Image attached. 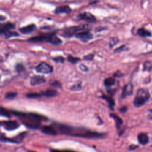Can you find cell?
Listing matches in <instances>:
<instances>
[{"instance_id": "obj_31", "label": "cell", "mask_w": 152, "mask_h": 152, "mask_svg": "<svg viewBox=\"0 0 152 152\" xmlns=\"http://www.w3.org/2000/svg\"><path fill=\"white\" fill-rule=\"evenodd\" d=\"M93 58V54H89L88 55H86L84 57V59L85 60H91Z\"/></svg>"}, {"instance_id": "obj_28", "label": "cell", "mask_w": 152, "mask_h": 152, "mask_svg": "<svg viewBox=\"0 0 152 152\" xmlns=\"http://www.w3.org/2000/svg\"><path fill=\"white\" fill-rule=\"evenodd\" d=\"M53 60L58 63H63L64 61V58L62 56H58L53 58Z\"/></svg>"}, {"instance_id": "obj_7", "label": "cell", "mask_w": 152, "mask_h": 152, "mask_svg": "<svg viewBox=\"0 0 152 152\" xmlns=\"http://www.w3.org/2000/svg\"><path fill=\"white\" fill-rule=\"evenodd\" d=\"M75 37L79 39L81 41H82L83 42H87L89 41L90 40L92 39L93 37V36L89 31H86L81 32V33L76 34Z\"/></svg>"}, {"instance_id": "obj_26", "label": "cell", "mask_w": 152, "mask_h": 152, "mask_svg": "<svg viewBox=\"0 0 152 152\" xmlns=\"http://www.w3.org/2000/svg\"><path fill=\"white\" fill-rule=\"evenodd\" d=\"M118 42V39L117 37H112V38L111 39V40H110V43H109L110 48L113 47V46L115 45H116Z\"/></svg>"}, {"instance_id": "obj_34", "label": "cell", "mask_w": 152, "mask_h": 152, "mask_svg": "<svg viewBox=\"0 0 152 152\" xmlns=\"http://www.w3.org/2000/svg\"><path fill=\"white\" fill-rule=\"evenodd\" d=\"M147 117L149 119L152 120V109L148 110V114Z\"/></svg>"}, {"instance_id": "obj_21", "label": "cell", "mask_w": 152, "mask_h": 152, "mask_svg": "<svg viewBox=\"0 0 152 152\" xmlns=\"http://www.w3.org/2000/svg\"><path fill=\"white\" fill-rule=\"evenodd\" d=\"M115 78L113 77H108L106 78L104 80V84L105 85L106 87H111L113 85L115 84Z\"/></svg>"}, {"instance_id": "obj_18", "label": "cell", "mask_w": 152, "mask_h": 152, "mask_svg": "<svg viewBox=\"0 0 152 152\" xmlns=\"http://www.w3.org/2000/svg\"><path fill=\"white\" fill-rule=\"evenodd\" d=\"M137 34L141 37H148V36H151V33L147 30L145 29L144 28H139L137 30Z\"/></svg>"}, {"instance_id": "obj_5", "label": "cell", "mask_w": 152, "mask_h": 152, "mask_svg": "<svg viewBox=\"0 0 152 152\" xmlns=\"http://www.w3.org/2000/svg\"><path fill=\"white\" fill-rule=\"evenodd\" d=\"M90 29V26L87 24H83V25L68 27L64 30V33L65 36L71 37L74 35H76L81 32L89 31Z\"/></svg>"}, {"instance_id": "obj_13", "label": "cell", "mask_w": 152, "mask_h": 152, "mask_svg": "<svg viewBox=\"0 0 152 152\" xmlns=\"http://www.w3.org/2000/svg\"><path fill=\"white\" fill-rule=\"evenodd\" d=\"M42 131L46 134L50 135H55L56 134V131L55 128L50 125H45L43 126L42 128Z\"/></svg>"}, {"instance_id": "obj_3", "label": "cell", "mask_w": 152, "mask_h": 152, "mask_svg": "<svg viewBox=\"0 0 152 152\" xmlns=\"http://www.w3.org/2000/svg\"><path fill=\"white\" fill-rule=\"evenodd\" d=\"M28 41L34 42H45L50 43L51 44L55 45H59L62 43V41L61 40V39H59L55 34H53V33L34 37L31 39H29Z\"/></svg>"}, {"instance_id": "obj_38", "label": "cell", "mask_w": 152, "mask_h": 152, "mask_svg": "<svg viewBox=\"0 0 152 152\" xmlns=\"http://www.w3.org/2000/svg\"><path fill=\"white\" fill-rule=\"evenodd\" d=\"M5 17L4 16H2V15H0V21H4L5 20Z\"/></svg>"}, {"instance_id": "obj_2", "label": "cell", "mask_w": 152, "mask_h": 152, "mask_svg": "<svg viewBox=\"0 0 152 152\" xmlns=\"http://www.w3.org/2000/svg\"><path fill=\"white\" fill-rule=\"evenodd\" d=\"M15 115L22 118L24 124L28 128L36 129L39 127L41 121L44 119V117L35 113H30L26 115L18 112H14Z\"/></svg>"}, {"instance_id": "obj_29", "label": "cell", "mask_w": 152, "mask_h": 152, "mask_svg": "<svg viewBox=\"0 0 152 152\" xmlns=\"http://www.w3.org/2000/svg\"><path fill=\"white\" fill-rule=\"evenodd\" d=\"M16 70H17V72H22L24 70V66L22 64H18L16 65Z\"/></svg>"}, {"instance_id": "obj_9", "label": "cell", "mask_w": 152, "mask_h": 152, "mask_svg": "<svg viewBox=\"0 0 152 152\" xmlns=\"http://www.w3.org/2000/svg\"><path fill=\"white\" fill-rule=\"evenodd\" d=\"M78 17L84 21L87 22H94L96 21V17L89 12H84L78 15Z\"/></svg>"}, {"instance_id": "obj_16", "label": "cell", "mask_w": 152, "mask_h": 152, "mask_svg": "<svg viewBox=\"0 0 152 152\" xmlns=\"http://www.w3.org/2000/svg\"><path fill=\"white\" fill-rule=\"evenodd\" d=\"M71 8L68 7V6H60V7H58L55 11V12L57 13V14H61V13H69L71 12Z\"/></svg>"}, {"instance_id": "obj_1", "label": "cell", "mask_w": 152, "mask_h": 152, "mask_svg": "<svg viewBox=\"0 0 152 152\" xmlns=\"http://www.w3.org/2000/svg\"><path fill=\"white\" fill-rule=\"evenodd\" d=\"M58 129L62 134L85 138H103L106 135V134L91 131L86 128H75L62 124L58 125Z\"/></svg>"}, {"instance_id": "obj_20", "label": "cell", "mask_w": 152, "mask_h": 152, "mask_svg": "<svg viewBox=\"0 0 152 152\" xmlns=\"http://www.w3.org/2000/svg\"><path fill=\"white\" fill-rule=\"evenodd\" d=\"M42 94L47 97H52L57 95V91L54 90H47L42 93Z\"/></svg>"}, {"instance_id": "obj_19", "label": "cell", "mask_w": 152, "mask_h": 152, "mask_svg": "<svg viewBox=\"0 0 152 152\" xmlns=\"http://www.w3.org/2000/svg\"><path fill=\"white\" fill-rule=\"evenodd\" d=\"M102 98L104 100H105L108 103V104H109V107H110L111 109H112V108H113V106H115V101H114V100H113L111 97L103 94V96H102Z\"/></svg>"}, {"instance_id": "obj_24", "label": "cell", "mask_w": 152, "mask_h": 152, "mask_svg": "<svg viewBox=\"0 0 152 152\" xmlns=\"http://www.w3.org/2000/svg\"><path fill=\"white\" fill-rule=\"evenodd\" d=\"M68 61H69L72 64H75V63H77L78 61H80V59L78 58H75V57H74L71 55H69L68 56Z\"/></svg>"}, {"instance_id": "obj_36", "label": "cell", "mask_w": 152, "mask_h": 152, "mask_svg": "<svg viewBox=\"0 0 152 152\" xmlns=\"http://www.w3.org/2000/svg\"><path fill=\"white\" fill-rule=\"evenodd\" d=\"M113 76L115 77H121L122 76V74L120 72H116L115 73V74L113 75Z\"/></svg>"}, {"instance_id": "obj_4", "label": "cell", "mask_w": 152, "mask_h": 152, "mask_svg": "<svg viewBox=\"0 0 152 152\" xmlns=\"http://www.w3.org/2000/svg\"><path fill=\"white\" fill-rule=\"evenodd\" d=\"M149 98L150 93L148 90L144 88H141L137 92L134 100V104L137 107H141L148 100Z\"/></svg>"}, {"instance_id": "obj_22", "label": "cell", "mask_w": 152, "mask_h": 152, "mask_svg": "<svg viewBox=\"0 0 152 152\" xmlns=\"http://www.w3.org/2000/svg\"><path fill=\"white\" fill-rule=\"evenodd\" d=\"M0 116L9 118L10 117V111L2 107H0Z\"/></svg>"}, {"instance_id": "obj_12", "label": "cell", "mask_w": 152, "mask_h": 152, "mask_svg": "<svg viewBox=\"0 0 152 152\" xmlns=\"http://www.w3.org/2000/svg\"><path fill=\"white\" fill-rule=\"evenodd\" d=\"M14 28V25L11 23L5 24L0 23V34H4L6 32L10 31L11 29Z\"/></svg>"}, {"instance_id": "obj_15", "label": "cell", "mask_w": 152, "mask_h": 152, "mask_svg": "<svg viewBox=\"0 0 152 152\" xmlns=\"http://www.w3.org/2000/svg\"><path fill=\"white\" fill-rule=\"evenodd\" d=\"M36 28V26L34 24H30L25 27H23L19 28L20 31L23 34H29L32 33Z\"/></svg>"}, {"instance_id": "obj_6", "label": "cell", "mask_w": 152, "mask_h": 152, "mask_svg": "<svg viewBox=\"0 0 152 152\" xmlns=\"http://www.w3.org/2000/svg\"><path fill=\"white\" fill-rule=\"evenodd\" d=\"M36 70L39 73L49 74L52 72L53 68L46 62H41L36 66Z\"/></svg>"}, {"instance_id": "obj_27", "label": "cell", "mask_w": 152, "mask_h": 152, "mask_svg": "<svg viewBox=\"0 0 152 152\" xmlns=\"http://www.w3.org/2000/svg\"><path fill=\"white\" fill-rule=\"evenodd\" d=\"M27 96L29 98H37L40 96V94L37 93H31L27 94Z\"/></svg>"}, {"instance_id": "obj_33", "label": "cell", "mask_w": 152, "mask_h": 152, "mask_svg": "<svg viewBox=\"0 0 152 152\" xmlns=\"http://www.w3.org/2000/svg\"><path fill=\"white\" fill-rule=\"evenodd\" d=\"M80 69H81L82 71H87L88 70L87 67L86 66H85L84 65H83V64L80 65Z\"/></svg>"}, {"instance_id": "obj_35", "label": "cell", "mask_w": 152, "mask_h": 152, "mask_svg": "<svg viewBox=\"0 0 152 152\" xmlns=\"http://www.w3.org/2000/svg\"><path fill=\"white\" fill-rule=\"evenodd\" d=\"M119 110L122 113H124V112H125L126 110H127V107L126 106H123L122 107H121L119 109Z\"/></svg>"}, {"instance_id": "obj_25", "label": "cell", "mask_w": 152, "mask_h": 152, "mask_svg": "<svg viewBox=\"0 0 152 152\" xmlns=\"http://www.w3.org/2000/svg\"><path fill=\"white\" fill-rule=\"evenodd\" d=\"M17 96V93L14 92H10L7 93L5 95V97L8 99H14Z\"/></svg>"}, {"instance_id": "obj_39", "label": "cell", "mask_w": 152, "mask_h": 152, "mask_svg": "<svg viewBox=\"0 0 152 152\" xmlns=\"http://www.w3.org/2000/svg\"><path fill=\"white\" fill-rule=\"evenodd\" d=\"M62 152H74V151H64Z\"/></svg>"}, {"instance_id": "obj_10", "label": "cell", "mask_w": 152, "mask_h": 152, "mask_svg": "<svg viewBox=\"0 0 152 152\" xmlns=\"http://www.w3.org/2000/svg\"><path fill=\"white\" fill-rule=\"evenodd\" d=\"M133 91V86L131 83H128L125 86L122 92L121 97L122 98H125L128 96L132 94Z\"/></svg>"}, {"instance_id": "obj_11", "label": "cell", "mask_w": 152, "mask_h": 152, "mask_svg": "<svg viewBox=\"0 0 152 152\" xmlns=\"http://www.w3.org/2000/svg\"><path fill=\"white\" fill-rule=\"evenodd\" d=\"M46 81V79L40 75H34L30 80V84L31 86H37L44 83Z\"/></svg>"}, {"instance_id": "obj_17", "label": "cell", "mask_w": 152, "mask_h": 152, "mask_svg": "<svg viewBox=\"0 0 152 152\" xmlns=\"http://www.w3.org/2000/svg\"><path fill=\"white\" fill-rule=\"evenodd\" d=\"M110 117H112L114 119V121L115 122V124H116V126L117 129H120L121 126L123 124L122 119L118 115H116L115 113H111L110 115Z\"/></svg>"}, {"instance_id": "obj_8", "label": "cell", "mask_w": 152, "mask_h": 152, "mask_svg": "<svg viewBox=\"0 0 152 152\" xmlns=\"http://www.w3.org/2000/svg\"><path fill=\"white\" fill-rule=\"evenodd\" d=\"M2 125L5 129L8 131L14 130L19 126V124L15 121H9L4 122L2 123Z\"/></svg>"}, {"instance_id": "obj_37", "label": "cell", "mask_w": 152, "mask_h": 152, "mask_svg": "<svg viewBox=\"0 0 152 152\" xmlns=\"http://www.w3.org/2000/svg\"><path fill=\"white\" fill-rule=\"evenodd\" d=\"M138 147L137 146V145H130L129 147V149L130 150H134V149H135V148H138Z\"/></svg>"}, {"instance_id": "obj_30", "label": "cell", "mask_w": 152, "mask_h": 152, "mask_svg": "<svg viewBox=\"0 0 152 152\" xmlns=\"http://www.w3.org/2000/svg\"><path fill=\"white\" fill-rule=\"evenodd\" d=\"M72 90H80L81 89V86H80V84H77L76 85H74L72 88Z\"/></svg>"}, {"instance_id": "obj_23", "label": "cell", "mask_w": 152, "mask_h": 152, "mask_svg": "<svg viewBox=\"0 0 152 152\" xmlns=\"http://www.w3.org/2000/svg\"><path fill=\"white\" fill-rule=\"evenodd\" d=\"M152 69V64L150 61H146L144 64V70L150 71Z\"/></svg>"}, {"instance_id": "obj_14", "label": "cell", "mask_w": 152, "mask_h": 152, "mask_svg": "<svg viewBox=\"0 0 152 152\" xmlns=\"http://www.w3.org/2000/svg\"><path fill=\"white\" fill-rule=\"evenodd\" d=\"M137 139L139 143L141 145H146L149 141V138L145 133H140L137 136Z\"/></svg>"}, {"instance_id": "obj_32", "label": "cell", "mask_w": 152, "mask_h": 152, "mask_svg": "<svg viewBox=\"0 0 152 152\" xmlns=\"http://www.w3.org/2000/svg\"><path fill=\"white\" fill-rule=\"evenodd\" d=\"M52 86L55 87H61L60 83H59L58 81H55V82L52 83Z\"/></svg>"}]
</instances>
